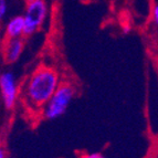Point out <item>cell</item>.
<instances>
[{
	"instance_id": "obj_3",
	"label": "cell",
	"mask_w": 158,
	"mask_h": 158,
	"mask_svg": "<svg viewBox=\"0 0 158 158\" xmlns=\"http://www.w3.org/2000/svg\"><path fill=\"white\" fill-rule=\"evenodd\" d=\"M48 16V3L45 0H27L23 21V38L31 37L44 23Z\"/></svg>"
},
{
	"instance_id": "obj_1",
	"label": "cell",
	"mask_w": 158,
	"mask_h": 158,
	"mask_svg": "<svg viewBox=\"0 0 158 158\" xmlns=\"http://www.w3.org/2000/svg\"><path fill=\"white\" fill-rule=\"evenodd\" d=\"M60 85V77L56 70L50 66L37 68L24 81L21 98L27 107L38 112L43 108Z\"/></svg>"
},
{
	"instance_id": "obj_9",
	"label": "cell",
	"mask_w": 158,
	"mask_h": 158,
	"mask_svg": "<svg viewBox=\"0 0 158 158\" xmlns=\"http://www.w3.org/2000/svg\"><path fill=\"white\" fill-rule=\"evenodd\" d=\"M123 32H124V34H128L131 32V26H128V24L123 26Z\"/></svg>"
},
{
	"instance_id": "obj_11",
	"label": "cell",
	"mask_w": 158,
	"mask_h": 158,
	"mask_svg": "<svg viewBox=\"0 0 158 158\" xmlns=\"http://www.w3.org/2000/svg\"><path fill=\"white\" fill-rule=\"evenodd\" d=\"M92 158H104L101 154H98V153H95V154H92Z\"/></svg>"
},
{
	"instance_id": "obj_12",
	"label": "cell",
	"mask_w": 158,
	"mask_h": 158,
	"mask_svg": "<svg viewBox=\"0 0 158 158\" xmlns=\"http://www.w3.org/2000/svg\"><path fill=\"white\" fill-rule=\"evenodd\" d=\"M80 158H92V154H84V155H82Z\"/></svg>"
},
{
	"instance_id": "obj_2",
	"label": "cell",
	"mask_w": 158,
	"mask_h": 158,
	"mask_svg": "<svg viewBox=\"0 0 158 158\" xmlns=\"http://www.w3.org/2000/svg\"><path fill=\"white\" fill-rule=\"evenodd\" d=\"M75 95V89L69 83H62L58 86L51 98L41 110V115L45 119H56L64 115L69 105Z\"/></svg>"
},
{
	"instance_id": "obj_10",
	"label": "cell",
	"mask_w": 158,
	"mask_h": 158,
	"mask_svg": "<svg viewBox=\"0 0 158 158\" xmlns=\"http://www.w3.org/2000/svg\"><path fill=\"white\" fill-rule=\"evenodd\" d=\"M6 150L0 146V158H6Z\"/></svg>"
},
{
	"instance_id": "obj_13",
	"label": "cell",
	"mask_w": 158,
	"mask_h": 158,
	"mask_svg": "<svg viewBox=\"0 0 158 158\" xmlns=\"http://www.w3.org/2000/svg\"><path fill=\"white\" fill-rule=\"evenodd\" d=\"M0 60H1V47H0Z\"/></svg>"
},
{
	"instance_id": "obj_14",
	"label": "cell",
	"mask_w": 158,
	"mask_h": 158,
	"mask_svg": "<svg viewBox=\"0 0 158 158\" xmlns=\"http://www.w3.org/2000/svg\"><path fill=\"white\" fill-rule=\"evenodd\" d=\"M146 158H155V157H153V156H148V157H146Z\"/></svg>"
},
{
	"instance_id": "obj_6",
	"label": "cell",
	"mask_w": 158,
	"mask_h": 158,
	"mask_svg": "<svg viewBox=\"0 0 158 158\" xmlns=\"http://www.w3.org/2000/svg\"><path fill=\"white\" fill-rule=\"evenodd\" d=\"M24 21L22 16H15L10 19L5 28L6 39H17L23 38Z\"/></svg>"
},
{
	"instance_id": "obj_7",
	"label": "cell",
	"mask_w": 158,
	"mask_h": 158,
	"mask_svg": "<svg viewBox=\"0 0 158 158\" xmlns=\"http://www.w3.org/2000/svg\"><path fill=\"white\" fill-rule=\"evenodd\" d=\"M8 13V3L6 0H0V21L3 20Z\"/></svg>"
},
{
	"instance_id": "obj_8",
	"label": "cell",
	"mask_w": 158,
	"mask_h": 158,
	"mask_svg": "<svg viewBox=\"0 0 158 158\" xmlns=\"http://www.w3.org/2000/svg\"><path fill=\"white\" fill-rule=\"evenodd\" d=\"M152 20H153L154 23L157 26V23H158V5L157 3H155L153 9H152Z\"/></svg>"
},
{
	"instance_id": "obj_4",
	"label": "cell",
	"mask_w": 158,
	"mask_h": 158,
	"mask_svg": "<svg viewBox=\"0 0 158 158\" xmlns=\"http://www.w3.org/2000/svg\"><path fill=\"white\" fill-rule=\"evenodd\" d=\"M0 93L5 107L7 110H12L18 101L19 87L16 75L11 71L0 73Z\"/></svg>"
},
{
	"instance_id": "obj_5",
	"label": "cell",
	"mask_w": 158,
	"mask_h": 158,
	"mask_svg": "<svg viewBox=\"0 0 158 158\" xmlns=\"http://www.w3.org/2000/svg\"><path fill=\"white\" fill-rule=\"evenodd\" d=\"M24 49V39H6L3 40V44L1 47V58L6 63H16L20 59Z\"/></svg>"
}]
</instances>
